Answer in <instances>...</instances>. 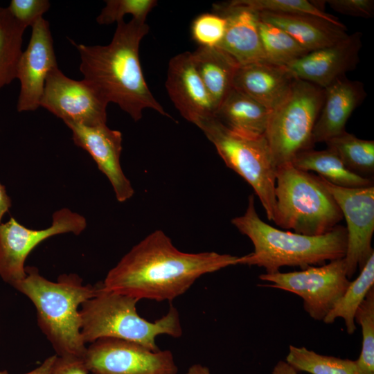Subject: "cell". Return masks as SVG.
I'll use <instances>...</instances> for the list:
<instances>
[{
    "mask_svg": "<svg viewBox=\"0 0 374 374\" xmlns=\"http://www.w3.org/2000/svg\"><path fill=\"white\" fill-rule=\"evenodd\" d=\"M238 256L186 253L161 230L134 245L106 275L105 290L138 299L172 301L202 276L237 265Z\"/></svg>",
    "mask_w": 374,
    "mask_h": 374,
    "instance_id": "1",
    "label": "cell"
},
{
    "mask_svg": "<svg viewBox=\"0 0 374 374\" xmlns=\"http://www.w3.org/2000/svg\"><path fill=\"white\" fill-rule=\"evenodd\" d=\"M149 29L144 21L122 20L107 45L73 43L80 54L83 80L105 103L117 104L134 121L142 118L145 109L170 117L152 94L140 64L139 45Z\"/></svg>",
    "mask_w": 374,
    "mask_h": 374,
    "instance_id": "2",
    "label": "cell"
},
{
    "mask_svg": "<svg viewBox=\"0 0 374 374\" xmlns=\"http://www.w3.org/2000/svg\"><path fill=\"white\" fill-rule=\"evenodd\" d=\"M231 223L253 243L254 250L238 257L237 265L263 267L266 274L279 271L282 267L323 265L345 257L347 248L346 227L336 226L320 235H307L279 230L265 223L258 216L253 195L242 215L234 217Z\"/></svg>",
    "mask_w": 374,
    "mask_h": 374,
    "instance_id": "3",
    "label": "cell"
},
{
    "mask_svg": "<svg viewBox=\"0 0 374 374\" xmlns=\"http://www.w3.org/2000/svg\"><path fill=\"white\" fill-rule=\"evenodd\" d=\"M25 271L26 276L13 287L33 303L37 325L55 355L83 359L87 346L81 334L80 308L98 294V283L84 285L74 273L61 274L51 281L35 267L26 266Z\"/></svg>",
    "mask_w": 374,
    "mask_h": 374,
    "instance_id": "4",
    "label": "cell"
},
{
    "mask_svg": "<svg viewBox=\"0 0 374 374\" xmlns=\"http://www.w3.org/2000/svg\"><path fill=\"white\" fill-rule=\"evenodd\" d=\"M98 283V294L80 308L81 334L86 344L109 337L134 342L157 351L159 350L156 344L159 335L175 338L182 335L179 312L173 305L161 318L150 321L138 314V299L106 290L102 282Z\"/></svg>",
    "mask_w": 374,
    "mask_h": 374,
    "instance_id": "5",
    "label": "cell"
},
{
    "mask_svg": "<svg viewBox=\"0 0 374 374\" xmlns=\"http://www.w3.org/2000/svg\"><path fill=\"white\" fill-rule=\"evenodd\" d=\"M273 221L285 229L307 235L332 231L343 219L341 211L318 175L295 168L278 166Z\"/></svg>",
    "mask_w": 374,
    "mask_h": 374,
    "instance_id": "6",
    "label": "cell"
},
{
    "mask_svg": "<svg viewBox=\"0 0 374 374\" xmlns=\"http://www.w3.org/2000/svg\"><path fill=\"white\" fill-rule=\"evenodd\" d=\"M324 96V89L296 78L284 100L271 110L265 136L276 167L312 148Z\"/></svg>",
    "mask_w": 374,
    "mask_h": 374,
    "instance_id": "7",
    "label": "cell"
},
{
    "mask_svg": "<svg viewBox=\"0 0 374 374\" xmlns=\"http://www.w3.org/2000/svg\"><path fill=\"white\" fill-rule=\"evenodd\" d=\"M213 144L226 166L253 189L268 220H274L276 166L265 136L251 139L236 134L215 117L197 125Z\"/></svg>",
    "mask_w": 374,
    "mask_h": 374,
    "instance_id": "8",
    "label": "cell"
},
{
    "mask_svg": "<svg viewBox=\"0 0 374 374\" xmlns=\"http://www.w3.org/2000/svg\"><path fill=\"white\" fill-rule=\"evenodd\" d=\"M259 278L272 283L263 286L295 294L303 301L305 311L316 321H323L350 284L344 258L301 271L262 274Z\"/></svg>",
    "mask_w": 374,
    "mask_h": 374,
    "instance_id": "9",
    "label": "cell"
},
{
    "mask_svg": "<svg viewBox=\"0 0 374 374\" xmlns=\"http://www.w3.org/2000/svg\"><path fill=\"white\" fill-rule=\"evenodd\" d=\"M86 227L85 217L67 208L55 211L51 226L39 230L28 229L11 217L0 224V277L13 287L26 276L25 262L39 244L59 234L80 235Z\"/></svg>",
    "mask_w": 374,
    "mask_h": 374,
    "instance_id": "10",
    "label": "cell"
},
{
    "mask_svg": "<svg viewBox=\"0 0 374 374\" xmlns=\"http://www.w3.org/2000/svg\"><path fill=\"white\" fill-rule=\"evenodd\" d=\"M91 374H177L169 350H151L132 341L100 338L89 344L83 358Z\"/></svg>",
    "mask_w": 374,
    "mask_h": 374,
    "instance_id": "11",
    "label": "cell"
},
{
    "mask_svg": "<svg viewBox=\"0 0 374 374\" xmlns=\"http://www.w3.org/2000/svg\"><path fill=\"white\" fill-rule=\"evenodd\" d=\"M319 177L334 197L346 222L347 248L344 258L350 279L374 253L371 247L374 232V186L345 188Z\"/></svg>",
    "mask_w": 374,
    "mask_h": 374,
    "instance_id": "12",
    "label": "cell"
},
{
    "mask_svg": "<svg viewBox=\"0 0 374 374\" xmlns=\"http://www.w3.org/2000/svg\"><path fill=\"white\" fill-rule=\"evenodd\" d=\"M40 106L61 118L86 126L106 124L107 106L89 84L66 77L56 67L46 79Z\"/></svg>",
    "mask_w": 374,
    "mask_h": 374,
    "instance_id": "13",
    "label": "cell"
},
{
    "mask_svg": "<svg viewBox=\"0 0 374 374\" xmlns=\"http://www.w3.org/2000/svg\"><path fill=\"white\" fill-rule=\"evenodd\" d=\"M28 45L22 52L17 67L20 82L17 111H34L40 107L46 79L58 67L48 21L39 18L32 26Z\"/></svg>",
    "mask_w": 374,
    "mask_h": 374,
    "instance_id": "14",
    "label": "cell"
},
{
    "mask_svg": "<svg viewBox=\"0 0 374 374\" xmlns=\"http://www.w3.org/2000/svg\"><path fill=\"white\" fill-rule=\"evenodd\" d=\"M74 143L86 150L96 161L98 169L112 184L116 199L124 202L130 199L134 190L121 168L122 134L106 124L86 126L67 122Z\"/></svg>",
    "mask_w": 374,
    "mask_h": 374,
    "instance_id": "15",
    "label": "cell"
},
{
    "mask_svg": "<svg viewBox=\"0 0 374 374\" xmlns=\"http://www.w3.org/2000/svg\"><path fill=\"white\" fill-rule=\"evenodd\" d=\"M362 33L348 35L339 42L307 53L286 67L297 79L326 89L355 70L359 62Z\"/></svg>",
    "mask_w": 374,
    "mask_h": 374,
    "instance_id": "16",
    "label": "cell"
},
{
    "mask_svg": "<svg viewBox=\"0 0 374 374\" xmlns=\"http://www.w3.org/2000/svg\"><path fill=\"white\" fill-rule=\"evenodd\" d=\"M165 85L175 107L188 121L197 126L215 116L216 107L193 65L190 52L170 59Z\"/></svg>",
    "mask_w": 374,
    "mask_h": 374,
    "instance_id": "17",
    "label": "cell"
},
{
    "mask_svg": "<svg viewBox=\"0 0 374 374\" xmlns=\"http://www.w3.org/2000/svg\"><path fill=\"white\" fill-rule=\"evenodd\" d=\"M213 12L224 17L226 30L219 48L239 65L267 60L259 35L257 12L236 0L213 4Z\"/></svg>",
    "mask_w": 374,
    "mask_h": 374,
    "instance_id": "18",
    "label": "cell"
},
{
    "mask_svg": "<svg viewBox=\"0 0 374 374\" xmlns=\"http://www.w3.org/2000/svg\"><path fill=\"white\" fill-rule=\"evenodd\" d=\"M323 105L312 134V143H326L345 132L347 121L366 98L364 84L343 76L324 89Z\"/></svg>",
    "mask_w": 374,
    "mask_h": 374,
    "instance_id": "19",
    "label": "cell"
},
{
    "mask_svg": "<svg viewBox=\"0 0 374 374\" xmlns=\"http://www.w3.org/2000/svg\"><path fill=\"white\" fill-rule=\"evenodd\" d=\"M296 79L285 66L261 60L240 65L233 87L273 110L286 97Z\"/></svg>",
    "mask_w": 374,
    "mask_h": 374,
    "instance_id": "20",
    "label": "cell"
},
{
    "mask_svg": "<svg viewBox=\"0 0 374 374\" xmlns=\"http://www.w3.org/2000/svg\"><path fill=\"white\" fill-rule=\"evenodd\" d=\"M257 13L260 19L284 30L310 52L332 45L348 35L340 21L314 15Z\"/></svg>",
    "mask_w": 374,
    "mask_h": 374,
    "instance_id": "21",
    "label": "cell"
},
{
    "mask_svg": "<svg viewBox=\"0 0 374 374\" xmlns=\"http://www.w3.org/2000/svg\"><path fill=\"white\" fill-rule=\"evenodd\" d=\"M271 110L242 91L232 88L215 112L228 130L244 137L265 136Z\"/></svg>",
    "mask_w": 374,
    "mask_h": 374,
    "instance_id": "22",
    "label": "cell"
},
{
    "mask_svg": "<svg viewBox=\"0 0 374 374\" xmlns=\"http://www.w3.org/2000/svg\"><path fill=\"white\" fill-rule=\"evenodd\" d=\"M191 57L217 109L232 89L234 75L240 65L219 47L199 46L191 53Z\"/></svg>",
    "mask_w": 374,
    "mask_h": 374,
    "instance_id": "23",
    "label": "cell"
},
{
    "mask_svg": "<svg viewBox=\"0 0 374 374\" xmlns=\"http://www.w3.org/2000/svg\"><path fill=\"white\" fill-rule=\"evenodd\" d=\"M291 163L299 170L316 172L320 177L338 186L359 188L373 185V180L349 170L339 156L328 148L303 150L294 157Z\"/></svg>",
    "mask_w": 374,
    "mask_h": 374,
    "instance_id": "24",
    "label": "cell"
},
{
    "mask_svg": "<svg viewBox=\"0 0 374 374\" xmlns=\"http://www.w3.org/2000/svg\"><path fill=\"white\" fill-rule=\"evenodd\" d=\"M374 285V253L370 256L360 274L353 282H350L345 293L336 303L333 308L323 319L326 323H332L336 319H344L348 334L356 330L355 314Z\"/></svg>",
    "mask_w": 374,
    "mask_h": 374,
    "instance_id": "25",
    "label": "cell"
},
{
    "mask_svg": "<svg viewBox=\"0 0 374 374\" xmlns=\"http://www.w3.org/2000/svg\"><path fill=\"white\" fill-rule=\"evenodd\" d=\"M25 28L0 7V90L16 78Z\"/></svg>",
    "mask_w": 374,
    "mask_h": 374,
    "instance_id": "26",
    "label": "cell"
},
{
    "mask_svg": "<svg viewBox=\"0 0 374 374\" xmlns=\"http://www.w3.org/2000/svg\"><path fill=\"white\" fill-rule=\"evenodd\" d=\"M327 148L339 156L351 171L371 174L374 171V141L361 139L346 131L326 142Z\"/></svg>",
    "mask_w": 374,
    "mask_h": 374,
    "instance_id": "27",
    "label": "cell"
},
{
    "mask_svg": "<svg viewBox=\"0 0 374 374\" xmlns=\"http://www.w3.org/2000/svg\"><path fill=\"white\" fill-rule=\"evenodd\" d=\"M285 362L297 372L310 374H359L355 360L327 356L290 345Z\"/></svg>",
    "mask_w": 374,
    "mask_h": 374,
    "instance_id": "28",
    "label": "cell"
},
{
    "mask_svg": "<svg viewBox=\"0 0 374 374\" xmlns=\"http://www.w3.org/2000/svg\"><path fill=\"white\" fill-rule=\"evenodd\" d=\"M258 31L266 60L287 66L310 51L284 30L259 19Z\"/></svg>",
    "mask_w": 374,
    "mask_h": 374,
    "instance_id": "29",
    "label": "cell"
},
{
    "mask_svg": "<svg viewBox=\"0 0 374 374\" xmlns=\"http://www.w3.org/2000/svg\"><path fill=\"white\" fill-rule=\"evenodd\" d=\"M355 321L362 327V346L355 360L359 374H374V287L357 308Z\"/></svg>",
    "mask_w": 374,
    "mask_h": 374,
    "instance_id": "30",
    "label": "cell"
},
{
    "mask_svg": "<svg viewBox=\"0 0 374 374\" xmlns=\"http://www.w3.org/2000/svg\"><path fill=\"white\" fill-rule=\"evenodd\" d=\"M237 2L258 12L278 14H307L339 21L332 15L324 12L320 3L308 0H236Z\"/></svg>",
    "mask_w": 374,
    "mask_h": 374,
    "instance_id": "31",
    "label": "cell"
},
{
    "mask_svg": "<svg viewBox=\"0 0 374 374\" xmlns=\"http://www.w3.org/2000/svg\"><path fill=\"white\" fill-rule=\"evenodd\" d=\"M96 18L100 25H109L123 20L126 15L132 19L145 22L150 11L157 5L155 0H107Z\"/></svg>",
    "mask_w": 374,
    "mask_h": 374,
    "instance_id": "32",
    "label": "cell"
},
{
    "mask_svg": "<svg viewBox=\"0 0 374 374\" xmlns=\"http://www.w3.org/2000/svg\"><path fill=\"white\" fill-rule=\"evenodd\" d=\"M226 26V19L222 15L214 12L203 13L192 24L193 38L199 46L217 47L223 39Z\"/></svg>",
    "mask_w": 374,
    "mask_h": 374,
    "instance_id": "33",
    "label": "cell"
},
{
    "mask_svg": "<svg viewBox=\"0 0 374 374\" xmlns=\"http://www.w3.org/2000/svg\"><path fill=\"white\" fill-rule=\"evenodd\" d=\"M50 8L47 0H12L7 8L23 27L32 26Z\"/></svg>",
    "mask_w": 374,
    "mask_h": 374,
    "instance_id": "34",
    "label": "cell"
},
{
    "mask_svg": "<svg viewBox=\"0 0 374 374\" xmlns=\"http://www.w3.org/2000/svg\"><path fill=\"white\" fill-rule=\"evenodd\" d=\"M326 2L343 15L363 18H371L374 15L373 0H328Z\"/></svg>",
    "mask_w": 374,
    "mask_h": 374,
    "instance_id": "35",
    "label": "cell"
},
{
    "mask_svg": "<svg viewBox=\"0 0 374 374\" xmlns=\"http://www.w3.org/2000/svg\"><path fill=\"white\" fill-rule=\"evenodd\" d=\"M53 374H89L82 358L57 357Z\"/></svg>",
    "mask_w": 374,
    "mask_h": 374,
    "instance_id": "36",
    "label": "cell"
},
{
    "mask_svg": "<svg viewBox=\"0 0 374 374\" xmlns=\"http://www.w3.org/2000/svg\"><path fill=\"white\" fill-rule=\"evenodd\" d=\"M57 356L51 355L46 358L44 362L37 368L24 374H53L55 364ZM0 374H10L8 371H0Z\"/></svg>",
    "mask_w": 374,
    "mask_h": 374,
    "instance_id": "37",
    "label": "cell"
},
{
    "mask_svg": "<svg viewBox=\"0 0 374 374\" xmlns=\"http://www.w3.org/2000/svg\"><path fill=\"white\" fill-rule=\"evenodd\" d=\"M12 201L7 194L6 187L0 183V224L2 223L3 216L11 208Z\"/></svg>",
    "mask_w": 374,
    "mask_h": 374,
    "instance_id": "38",
    "label": "cell"
},
{
    "mask_svg": "<svg viewBox=\"0 0 374 374\" xmlns=\"http://www.w3.org/2000/svg\"><path fill=\"white\" fill-rule=\"evenodd\" d=\"M271 374H298L285 361L280 360L274 367Z\"/></svg>",
    "mask_w": 374,
    "mask_h": 374,
    "instance_id": "39",
    "label": "cell"
},
{
    "mask_svg": "<svg viewBox=\"0 0 374 374\" xmlns=\"http://www.w3.org/2000/svg\"><path fill=\"white\" fill-rule=\"evenodd\" d=\"M185 374H211L208 367L200 364L190 366Z\"/></svg>",
    "mask_w": 374,
    "mask_h": 374,
    "instance_id": "40",
    "label": "cell"
}]
</instances>
